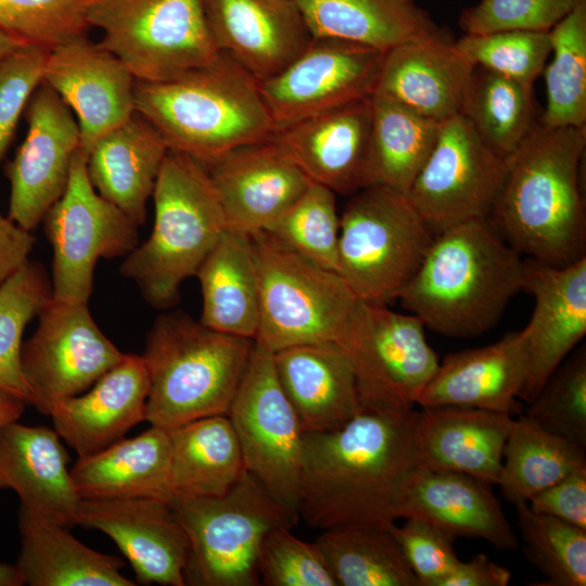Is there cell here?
<instances>
[{
    "label": "cell",
    "mask_w": 586,
    "mask_h": 586,
    "mask_svg": "<svg viewBox=\"0 0 586 586\" xmlns=\"http://www.w3.org/2000/svg\"><path fill=\"white\" fill-rule=\"evenodd\" d=\"M424 324L412 314L358 301L337 342L354 367L361 411L407 413L438 367Z\"/></svg>",
    "instance_id": "cell-11"
},
{
    "label": "cell",
    "mask_w": 586,
    "mask_h": 586,
    "mask_svg": "<svg viewBox=\"0 0 586 586\" xmlns=\"http://www.w3.org/2000/svg\"><path fill=\"white\" fill-rule=\"evenodd\" d=\"M91 0H0V28L48 50L86 36Z\"/></svg>",
    "instance_id": "cell-46"
},
{
    "label": "cell",
    "mask_w": 586,
    "mask_h": 586,
    "mask_svg": "<svg viewBox=\"0 0 586 586\" xmlns=\"http://www.w3.org/2000/svg\"><path fill=\"white\" fill-rule=\"evenodd\" d=\"M534 100L533 85L475 64L460 114L484 144L506 160L538 123Z\"/></svg>",
    "instance_id": "cell-39"
},
{
    "label": "cell",
    "mask_w": 586,
    "mask_h": 586,
    "mask_svg": "<svg viewBox=\"0 0 586 586\" xmlns=\"http://www.w3.org/2000/svg\"><path fill=\"white\" fill-rule=\"evenodd\" d=\"M135 110L158 130L169 150L202 164L277 132L258 81L221 52L173 79L137 80Z\"/></svg>",
    "instance_id": "cell-4"
},
{
    "label": "cell",
    "mask_w": 586,
    "mask_h": 586,
    "mask_svg": "<svg viewBox=\"0 0 586 586\" xmlns=\"http://www.w3.org/2000/svg\"><path fill=\"white\" fill-rule=\"evenodd\" d=\"M55 430L17 421L0 429V488L14 491L21 508L50 522L77 524V494L69 456Z\"/></svg>",
    "instance_id": "cell-26"
},
{
    "label": "cell",
    "mask_w": 586,
    "mask_h": 586,
    "mask_svg": "<svg viewBox=\"0 0 586 586\" xmlns=\"http://www.w3.org/2000/svg\"><path fill=\"white\" fill-rule=\"evenodd\" d=\"M526 559L549 586L586 585V530L515 505Z\"/></svg>",
    "instance_id": "cell-43"
},
{
    "label": "cell",
    "mask_w": 586,
    "mask_h": 586,
    "mask_svg": "<svg viewBox=\"0 0 586 586\" xmlns=\"http://www.w3.org/2000/svg\"><path fill=\"white\" fill-rule=\"evenodd\" d=\"M292 527L271 530L262 544L257 570L265 586H339L317 543L304 542Z\"/></svg>",
    "instance_id": "cell-48"
},
{
    "label": "cell",
    "mask_w": 586,
    "mask_h": 586,
    "mask_svg": "<svg viewBox=\"0 0 586 586\" xmlns=\"http://www.w3.org/2000/svg\"><path fill=\"white\" fill-rule=\"evenodd\" d=\"M254 344L253 339L213 330L182 311L158 316L142 354L150 375L145 421L170 430L227 415Z\"/></svg>",
    "instance_id": "cell-5"
},
{
    "label": "cell",
    "mask_w": 586,
    "mask_h": 586,
    "mask_svg": "<svg viewBox=\"0 0 586 586\" xmlns=\"http://www.w3.org/2000/svg\"><path fill=\"white\" fill-rule=\"evenodd\" d=\"M524 290V259L488 218L437 233L397 300L425 328L469 339L493 328Z\"/></svg>",
    "instance_id": "cell-3"
},
{
    "label": "cell",
    "mask_w": 586,
    "mask_h": 586,
    "mask_svg": "<svg viewBox=\"0 0 586 586\" xmlns=\"http://www.w3.org/2000/svg\"><path fill=\"white\" fill-rule=\"evenodd\" d=\"M219 50L258 82L284 69L313 35L293 0H203Z\"/></svg>",
    "instance_id": "cell-22"
},
{
    "label": "cell",
    "mask_w": 586,
    "mask_h": 586,
    "mask_svg": "<svg viewBox=\"0 0 586 586\" xmlns=\"http://www.w3.org/2000/svg\"><path fill=\"white\" fill-rule=\"evenodd\" d=\"M203 165L228 228L247 234L267 230L313 182L275 137Z\"/></svg>",
    "instance_id": "cell-19"
},
{
    "label": "cell",
    "mask_w": 586,
    "mask_h": 586,
    "mask_svg": "<svg viewBox=\"0 0 586 586\" xmlns=\"http://www.w3.org/2000/svg\"><path fill=\"white\" fill-rule=\"evenodd\" d=\"M168 151L158 130L135 113L93 143L87 154L89 180L139 227Z\"/></svg>",
    "instance_id": "cell-31"
},
{
    "label": "cell",
    "mask_w": 586,
    "mask_h": 586,
    "mask_svg": "<svg viewBox=\"0 0 586 586\" xmlns=\"http://www.w3.org/2000/svg\"><path fill=\"white\" fill-rule=\"evenodd\" d=\"M23 44L27 43L0 28V61Z\"/></svg>",
    "instance_id": "cell-57"
},
{
    "label": "cell",
    "mask_w": 586,
    "mask_h": 586,
    "mask_svg": "<svg viewBox=\"0 0 586 586\" xmlns=\"http://www.w3.org/2000/svg\"><path fill=\"white\" fill-rule=\"evenodd\" d=\"M371 123L368 97L278 129L275 138L313 182L352 195L362 187Z\"/></svg>",
    "instance_id": "cell-27"
},
{
    "label": "cell",
    "mask_w": 586,
    "mask_h": 586,
    "mask_svg": "<svg viewBox=\"0 0 586 586\" xmlns=\"http://www.w3.org/2000/svg\"><path fill=\"white\" fill-rule=\"evenodd\" d=\"M42 222L53 249L52 296L59 300L88 303L98 259L126 256L138 245V226L97 192L80 150L64 193Z\"/></svg>",
    "instance_id": "cell-13"
},
{
    "label": "cell",
    "mask_w": 586,
    "mask_h": 586,
    "mask_svg": "<svg viewBox=\"0 0 586 586\" xmlns=\"http://www.w3.org/2000/svg\"><path fill=\"white\" fill-rule=\"evenodd\" d=\"M528 364L525 329L482 347L447 355L425 386L418 406H454L519 415L517 400Z\"/></svg>",
    "instance_id": "cell-23"
},
{
    "label": "cell",
    "mask_w": 586,
    "mask_h": 586,
    "mask_svg": "<svg viewBox=\"0 0 586 586\" xmlns=\"http://www.w3.org/2000/svg\"><path fill=\"white\" fill-rule=\"evenodd\" d=\"M313 37L364 44L382 52L418 41L449 40L416 0H293Z\"/></svg>",
    "instance_id": "cell-33"
},
{
    "label": "cell",
    "mask_w": 586,
    "mask_h": 586,
    "mask_svg": "<svg viewBox=\"0 0 586 586\" xmlns=\"http://www.w3.org/2000/svg\"><path fill=\"white\" fill-rule=\"evenodd\" d=\"M152 198L151 234L125 256L119 271L151 306L166 309L228 226L205 166L181 152L168 151Z\"/></svg>",
    "instance_id": "cell-6"
},
{
    "label": "cell",
    "mask_w": 586,
    "mask_h": 586,
    "mask_svg": "<svg viewBox=\"0 0 586 586\" xmlns=\"http://www.w3.org/2000/svg\"><path fill=\"white\" fill-rule=\"evenodd\" d=\"M27 133L5 165L10 182L8 217L33 231L64 193L80 131L71 109L46 82L33 92L24 111Z\"/></svg>",
    "instance_id": "cell-17"
},
{
    "label": "cell",
    "mask_w": 586,
    "mask_h": 586,
    "mask_svg": "<svg viewBox=\"0 0 586 586\" xmlns=\"http://www.w3.org/2000/svg\"><path fill=\"white\" fill-rule=\"evenodd\" d=\"M90 27L136 80L160 82L203 66L219 55L203 0H91Z\"/></svg>",
    "instance_id": "cell-10"
},
{
    "label": "cell",
    "mask_w": 586,
    "mask_h": 586,
    "mask_svg": "<svg viewBox=\"0 0 586 586\" xmlns=\"http://www.w3.org/2000/svg\"><path fill=\"white\" fill-rule=\"evenodd\" d=\"M36 238L0 214V285L28 258Z\"/></svg>",
    "instance_id": "cell-54"
},
{
    "label": "cell",
    "mask_w": 586,
    "mask_h": 586,
    "mask_svg": "<svg viewBox=\"0 0 586 586\" xmlns=\"http://www.w3.org/2000/svg\"><path fill=\"white\" fill-rule=\"evenodd\" d=\"M173 496L218 497L246 471L227 415L203 417L169 430Z\"/></svg>",
    "instance_id": "cell-36"
},
{
    "label": "cell",
    "mask_w": 586,
    "mask_h": 586,
    "mask_svg": "<svg viewBox=\"0 0 586 586\" xmlns=\"http://www.w3.org/2000/svg\"><path fill=\"white\" fill-rule=\"evenodd\" d=\"M582 469H586L585 449L519 415L513 418L504 447L496 485L504 498L515 506Z\"/></svg>",
    "instance_id": "cell-38"
},
{
    "label": "cell",
    "mask_w": 586,
    "mask_h": 586,
    "mask_svg": "<svg viewBox=\"0 0 586 586\" xmlns=\"http://www.w3.org/2000/svg\"><path fill=\"white\" fill-rule=\"evenodd\" d=\"M259 288L255 342L271 352L336 341L358 298L334 271L304 258L267 231L250 234Z\"/></svg>",
    "instance_id": "cell-9"
},
{
    "label": "cell",
    "mask_w": 586,
    "mask_h": 586,
    "mask_svg": "<svg viewBox=\"0 0 586 586\" xmlns=\"http://www.w3.org/2000/svg\"><path fill=\"white\" fill-rule=\"evenodd\" d=\"M585 146L586 126L548 128L538 120L505 160L488 219L521 255L551 266L586 257Z\"/></svg>",
    "instance_id": "cell-2"
},
{
    "label": "cell",
    "mask_w": 586,
    "mask_h": 586,
    "mask_svg": "<svg viewBox=\"0 0 586 586\" xmlns=\"http://www.w3.org/2000/svg\"><path fill=\"white\" fill-rule=\"evenodd\" d=\"M474 65L453 39L405 43L385 53L374 92L443 123L460 114Z\"/></svg>",
    "instance_id": "cell-30"
},
{
    "label": "cell",
    "mask_w": 586,
    "mask_h": 586,
    "mask_svg": "<svg viewBox=\"0 0 586 586\" xmlns=\"http://www.w3.org/2000/svg\"><path fill=\"white\" fill-rule=\"evenodd\" d=\"M51 296L46 269L29 258L0 285V390L27 405L33 395L21 369L22 336Z\"/></svg>",
    "instance_id": "cell-42"
},
{
    "label": "cell",
    "mask_w": 586,
    "mask_h": 586,
    "mask_svg": "<svg viewBox=\"0 0 586 586\" xmlns=\"http://www.w3.org/2000/svg\"><path fill=\"white\" fill-rule=\"evenodd\" d=\"M535 300L527 334L528 364L519 398L531 403L586 334V257L551 266L524 259V290Z\"/></svg>",
    "instance_id": "cell-21"
},
{
    "label": "cell",
    "mask_w": 586,
    "mask_h": 586,
    "mask_svg": "<svg viewBox=\"0 0 586 586\" xmlns=\"http://www.w3.org/2000/svg\"><path fill=\"white\" fill-rule=\"evenodd\" d=\"M530 508L586 530V469L577 470L535 494Z\"/></svg>",
    "instance_id": "cell-52"
},
{
    "label": "cell",
    "mask_w": 586,
    "mask_h": 586,
    "mask_svg": "<svg viewBox=\"0 0 586 586\" xmlns=\"http://www.w3.org/2000/svg\"><path fill=\"white\" fill-rule=\"evenodd\" d=\"M77 524L111 537L139 583L186 585L189 538L169 502L155 498L81 499Z\"/></svg>",
    "instance_id": "cell-20"
},
{
    "label": "cell",
    "mask_w": 586,
    "mask_h": 586,
    "mask_svg": "<svg viewBox=\"0 0 586 586\" xmlns=\"http://www.w3.org/2000/svg\"><path fill=\"white\" fill-rule=\"evenodd\" d=\"M390 525L322 530L316 543L339 586H419Z\"/></svg>",
    "instance_id": "cell-40"
},
{
    "label": "cell",
    "mask_w": 586,
    "mask_h": 586,
    "mask_svg": "<svg viewBox=\"0 0 586 586\" xmlns=\"http://www.w3.org/2000/svg\"><path fill=\"white\" fill-rule=\"evenodd\" d=\"M492 486L469 474L418 467L404 487L398 518H419L455 538L483 539L499 550H515L518 536Z\"/></svg>",
    "instance_id": "cell-25"
},
{
    "label": "cell",
    "mask_w": 586,
    "mask_h": 586,
    "mask_svg": "<svg viewBox=\"0 0 586 586\" xmlns=\"http://www.w3.org/2000/svg\"><path fill=\"white\" fill-rule=\"evenodd\" d=\"M525 416L586 450V348L570 354L530 403Z\"/></svg>",
    "instance_id": "cell-45"
},
{
    "label": "cell",
    "mask_w": 586,
    "mask_h": 586,
    "mask_svg": "<svg viewBox=\"0 0 586 586\" xmlns=\"http://www.w3.org/2000/svg\"><path fill=\"white\" fill-rule=\"evenodd\" d=\"M200 321L216 331L255 340L259 288L251 235L227 228L200 265Z\"/></svg>",
    "instance_id": "cell-35"
},
{
    "label": "cell",
    "mask_w": 586,
    "mask_h": 586,
    "mask_svg": "<svg viewBox=\"0 0 586 586\" xmlns=\"http://www.w3.org/2000/svg\"><path fill=\"white\" fill-rule=\"evenodd\" d=\"M265 231L309 262L339 273L340 216L335 193L327 187L311 182Z\"/></svg>",
    "instance_id": "cell-44"
},
{
    "label": "cell",
    "mask_w": 586,
    "mask_h": 586,
    "mask_svg": "<svg viewBox=\"0 0 586 586\" xmlns=\"http://www.w3.org/2000/svg\"><path fill=\"white\" fill-rule=\"evenodd\" d=\"M22 344L21 369L31 405L50 416L53 406L86 392L125 356L99 329L88 303L51 298Z\"/></svg>",
    "instance_id": "cell-14"
},
{
    "label": "cell",
    "mask_w": 586,
    "mask_h": 586,
    "mask_svg": "<svg viewBox=\"0 0 586 586\" xmlns=\"http://www.w3.org/2000/svg\"><path fill=\"white\" fill-rule=\"evenodd\" d=\"M512 421L510 415L477 408L423 407L415 421L419 467L469 474L494 486Z\"/></svg>",
    "instance_id": "cell-29"
},
{
    "label": "cell",
    "mask_w": 586,
    "mask_h": 586,
    "mask_svg": "<svg viewBox=\"0 0 586 586\" xmlns=\"http://www.w3.org/2000/svg\"><path fill=\"white\" fill-rule=\"evenodd\" d=\"M416 415L361 411L336 430L304 432L298 518L320 530L398 520L419 467Z\"/></svg>",
    "instance_id": "cell-1"
},
{
    "label": "cell",
    "mask_w": 586,
    "mask_h": 586,
    "mask_svg": "<svg viewBox=\"0 0 586 586\" xmlns=\"http://www.w3.org/2000/svg\"><path fill=\"white\" fill-rule=\"evenodd\" d=\"M435 235L406 193L361 188L340 216L339 275L358 300L386 305L412 279Z\"/></svg>",
    "instance_id": "cell-8"
},
{
    "label": "cell",
    "mask_w": 586,
    "mask_h": 586,
    "mask_svg": "<svg viewBox=\"0 0 586 586\" xmlns=\"http://www.w3.org/2000/svg\"><path fill=\"white\" fill-rule=\"evenodd\" d=\"M150 375L142 355L124 358L86 392L58 402L50 413L54 430L80 457L122 440L145 420Z\"/></svg>",
    "instance_id": "cell-24"
},
{
    "label": "cell",
    "mask_w": 586,
    "mask_h": 586,
    "mask_svg": "<svg viewBox=\"0 0 586 586\" xmlns=\"http://www.w3.org/2000/svg\"><path fill=\"white\" fill-rule=\"evenodd\" d=\"M136 81L117 56L86 36L50 49L43 68V82L75 112L86 156L99 138L136 113Z\"/></svg>",
    "instance_id": "cell-18"
},
{
    "label": "cell",
    "mask_w": 586,
    "mask_h": 586,
    "mask_svg": "<svg viewBox=\"0 0 586 586\" xmlns=\"http://www.w3.org/2000/svg\"><path fill=\"white\" fill-rule=\"evenodd\" d=\"M505 160L488 149L458 114L441 123L436 143L406 193L435 234L488 218Z\"/></svg>",
    "instance_id": "cell-15"
},
{
    "label": "cell",
    "mask_w": 586,
    "mask_h": 586,
    "mask_svg": "<svg viewBox=\"0 0 586 586\" xmlns=\"http://www.w3.org/2000/svg\"><path fill=\"white\" fill-rule=\"evenodd\" d=\"M551 62L544 68L548 128L586 126V0L550 29Z\"/></svg>",
    "instance_id": "cell-41"
},
{
    "label": "cell",
    "mask_w": 586,
    "mask_h": 586,
    "mask_svg": "<svg viewBox=\"0 0 586 586\" xmlns=\"http://www.w3.org/2000/svg\"><path fill=\"white\" fill-rule=\"evenodd\" d=\"M273 364L304 432L336 430L361 412L354 367L337 342L279 349Z\"/></svg>",
    "instance_id": "cell-28"
},
{
    "label": "cell",
    "mask_w": 586,
    "mask_h": 586,
    "mask_svg": "<svg viewBox=\"0 0 586 586\" xmlns=\"http://www.w3.org/2000/svg\"><path fill=\"white\" fill-rule=\"evenodd\" d=\"M25 581L17 566L0 563V586H21Z\"/></svg>",
    "instance_id": "cell-56"
},
{
    "label": "cell",
    "mask_w": 586,
    "mask_h": 586,
    "mask_svg": "<svg viewBox=\"0 0 586 586\" xmlns=\"http://www.w3.org/2000/svg\"><path fill=\"white\" fill-rule=\"evenodd\" d=\"M385 53L348 40L314 37L284 69L258 82L277 130L371 97Z\"/></svg>",
    "instance_id": "cell-16"
},
{
    "label": "cell",
    "mask_w": 586,
    "mask_h": 586,
    "mask_svg": "<svg viewBox=\"0 0 586 586\" xmlns=\"http://www.w3.org/2000/svg\"><path fill=\"white\" fill-rule=\"evenodd\" d=\"M510 579L511 572L507 568L480 552L468 561L459 560L440 586H507Z\"/></svg>",
    "instance_id": "cell-53"
},
{
    "label": "cell",
    "mask_w": 586,
    "mask_h": 586,
    "mask_svg": "<svg viewBox=\"0 0 586 586\" xmlns=\"http://www.w3.org/2000/svg\"><path fill=\"white\" fill-rule=\"evenodd\" d=\"M372 123L362 187H384L407 193L430 156L441 123L373 93Z\"/></svg>",
    "instance_id": "cell-37"
},
{
    "label": "cell",
    "mask_w": 586,
    "mask_h": 586,
    "mask_svg": "<svg viewBox=\"0 0 586 586\" xmlns=\"http://www.w3.org/2000/svg\"><path fill=\"white\" fill-rule=\"evenodd\" d=\"M21 552L16 566L30 586H135L120 573L124 561L98 552L68 527L23 508L18 512Z\"/></svg>",
    "instance_id": "cell-34"
},
{
    "label": "cell",
    "mask_w": 586,
    "mask_h": 586,
    "mask_svg": "<svg viewBox=\"0 0 586 586\" xmlns=\"http://www.w3.org/2000/svg\"><path fill=\"white\" fill-rule=\"evenodd\" d=\"M549 31L464 34L455 44L475 64L518 81L534 85L551 54Z\"/></svg>",
    "instance_id": "cell-47"
},
{
    "label": "cell",
    "mask_w": 586,
    "mask_h": 586,
    "mask_svg": "<svg viewBox=\"0 0 586 586\" xmlns=\"http://www.w3.org/2000/svg\"><path fill=\"white\" fill-rule=\"evenodd\" d=\"M227 416L245 470L298 518L304 431L278 380L273 352L257 342Z\"/></svg>",
    "instance_id": "cell-12"
},
{
    "label": "cell",
    "mask_w": 586,
    "mask_h": 586,
    "mask_svg": "<svg viewBox=\"0 0 586 586\" xmlns=\"http://www.w3.org/2000/svg\"><path fill=\"white\" fill-rule=\"evenodd\" d=\"M26 405L27 403L20 397L0 390V429L8 423L17 421Z\"/></svg>",
    "instance_id": "cell-55"
},
{
    "label": "cell",
    "mask_w": 586,
    "mask_h": 586,
    "mask_svg": "<svg viewBox=\"0 0 586 586\" xmlns=\"http://www.w3.org/2000/svg\"><path fill=\"white\" fill-rule=\"evenodd\" d=\"M400 526L390 530L415 574L419 586H440L442 579L460 560L455 551V537L436 525L419 519L406 518Z\"/></svg>",
    "instance_id": "cell-51"
},
{
    "label": "cell",
    "mask_w": 586,
    "mask_h": 586,
    "mask_svg": "<svg viewBox=\"0 0 586 586\" xmlns=\"http://www.w3.org/2000/svg\"><path fill=\"white\" fill-rule=\"evenodd\" d=\"M169 505L189 538L186 585H260L257 562L264 538L298 520L247 471L221 496L175 495Z\"/></svg>",
    "instance_id": "cell-7"
},
{
    "label": "cell",
    "mask_w": 586,
    "mask_h": 586,
    "mask_svg": "<svg viewBox=\"0 0 586 586\" xmlns=\"http://www.w3.org/2000/svg\"><path fill=\"white\" fill-rule=\"evenodd\" d=\"M579 0H481L462 11L464 34L505 30L549 31Z\"/></svg>",
    "instance_id": "cell-49"
},
{
    "label": "cell",
    "mask_w": 586,
    "mask_h": 586,
    "mask_svg": "<svg viewBox=\"0 0 586 586\" xmlns=\"http://www.w3.org/2000/svg\"><path fill=\"white\" fill-rule=\"evenodd\" d=\"M169 430L151 425L132 438L78 458L71 469L81 499L155 498L170 502Z\"/></svg>",
    "instance_id": "cell-32"
},
{
    "label": "cell",
    "mask_w": 586,
    "mask_h": 586,
    "mask_svg": "<svg viewBox=\"0 0 586 586\" xmlns=\"http://www.w3.org/2000/svg\"><path fill=\"white\" fill-rule=\"evenodd\" d=\"M48 51L23 44L0 61V164L33 92L43 81Z\"/></svg>",
    "instance_id": "cell-50"
}]
</instances>
